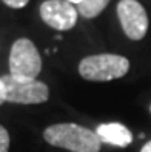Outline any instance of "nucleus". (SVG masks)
<instances>
[{
	"mask_svg": "<svg viewBox=\"0 0 151 152\" xmlns=\"http://www.w3.org/2000/svg\"><path fill=\"white\" fill-rule=\"evenodd\" d=\"M117 17L123 32L131 40H142L148 31V15L137 0H120L117 3Z\"/></svg>",
	"mask_w": 151,
	"mask_h": 152,
	"instance_id": "obj_5",
	"label": "nucleus"
},
{
	"mask_svg": "<svg viewBox=\"0 0 151 152\" xmlns=\"http://www.w3.org/2000/svg\"><path fill=\"white\" fill-rule=\"evenodd\" d=\"M5 5H8L10 8H14V10H20V8L28 5L29 0H2Z\"/></svg>",
	"mask_w": 151,
	"mask_h": 152,
	"instance_id": "obj_10",
	"label": "nucleus"
},
{
	"mask_svg": "<svg viewBox=\"0 0 151 152\" xmlns=\"http://www.w3.org/2000/svg\"><path fill=\"white\" fill-rule=\"evenodd\" d=\"M6 102V91H5V85H3V80L0 77V104H3Z\"/></svg>",
	"mask_w": 151,
	"mask_h": 152,
	"instance_id": "obj_11",
	"label": "nucleus"
},
{
	"mask_svg": "<svg viewBox=\"0 0 151 152\" xmlns=\"http://www.w3.org/2000/svg\"><path fill=\"white\" fill-rule=\"evenodd\" d=\"M42 71V58L37 48L28 39H17L10 54V75L35 80Z\"/></svg>",
	"mask_w": 151,
	"mask_h": 152,
	"instance_id": "obj_3",
	"label": "nucleus"
},
{
	"mask_svg": "<svg viewBox=\"0 0 151 152\" xmlns=\"http://www.w3.org/2000/svg\"><path fill=\"white\" fill-rule=\"evenodd\" d=\"M66 2H69V3H73V5H79L82 2V0H66Z\"/></svg>",
	"mask_w": 151,
	"mask_h": 152,
	"instance_id": "obj_13",
	"label": "nucleus"
},
{
	"mask_svg": "<svg viewBox=\"0 0 151 152\" xmlns=\"http://www.w3.org/2000/svg\"><path fill=\"white\" fill-rule=\"evenodd\" d=\"M111 0H82L79 5H76L77 12L85 19H94L99 15Z\"/></svg>",
	"mask_w": 151,
	"mask_h": 152,
	"instance_id": "obj_8",
	"label": "nucleus"
},
{
	"mask_svg": "<svg viewBox=\"0 0 151 152\" xmlns=\"http://www.w3.org/2000/svg\"><path fill=\"white\" fill-rule=\"evenodd\" d=\"M8 151H10V134L0 124V152H8Z\"/></svg>",
	"mask_w": 151,
	"mask_h": 152,
	"instance_id": "obj_9",
	"label": "nucleus"
},
{
	"mask_svg": "<svg viewBox=\"0 0 151 152\" xmlns=\"http://www.w3.org/2000/svg\"><path fill=\"white\" fill-rule=\"evenodd\" d=\"M77 8L66 0H45L40 5V17L57 31H68L77 22Z\"/></svg>",
	"mask_w": 151,
	"mask_h": 152,
	"instance_id": "obj_6",
	"label": "nucleus"
},
{
	"mask_svg": "<svg viewBox=\"0 0 151 152\" xmlns=\"http://www.w3.org/2000/svg\"><path fill=\"white\" fill-rule=\"evenodd\" d=\"M43 137L49 145L71 152H99L102 148V141L94 131L76 123L52 124L45 129Z\"/></svg>",
	"mask_w": 151,
	"mask_h": 152,
	"instance_id": "obj_1",
	"label": "nucleus"
},
{
	"mask_svg": "<svg viewBox=\"0 0 151 152\" xmlns=\"http://www.w3.org/2000/svg\"><path fill=\"white\" fill-rule=\"evenodd\" d=\"M96 134L99 135L100 141L117 148H127L133 141V134L127 126L122 123H103L99 124L96 129Z\"/></svg>",
	"mask_w": 151,
	"mask_h": 152,
	"instance_id": "obj_7",
	"label": "nucleus"
},
{
	"mask_svg": "<svg viewBox=\"0 0 151 152\" xmlns=\"http://www.w3.org/2000/svg\"><path fill=\"white\" fill-rule=\"evenodd\" d=\"M130 61L123 56L96 54L88 56L79 63V74L90 82H110L122 78L128 72Z\"/></svg>",
	"mask_w": 151,
	"mask_h": 152,
	"instance_id": "obj_2",
	"label": "nucleus"
},
{
	"mask_svg": "<svg viewBox=\"0 0 151 152\" xmlns=\"http://www.w3.org/2000/svg\"><path fill=\"white\" fill-rule=\"evenodd\" d=\"M3 85L6 91V102L19 104H39L45 103L49 97V89L45 83L35 80L15 78L13 75H3Z\"/></svg>",
	"mask_w": 151,
	"mask_h": 152,
	"instance_id": "obj_4",
	"label": "nucleus"
},
{
	"mask_svg": "<svg viewBox=\"0 0 151 152\" xmlns=\"http://www.w3.org/2000/svg\"><path fill=\"white\" fill-rule=\"evenodd\" d=\"M140 152H151V140H150L148 143H145L144 148L140 149Z\"/></svg>",
	"mask_w": 151,
	"mask_h": 152,
	"instance_id": "obj_12",
	"label": "nucleus"
}]
</instances>
